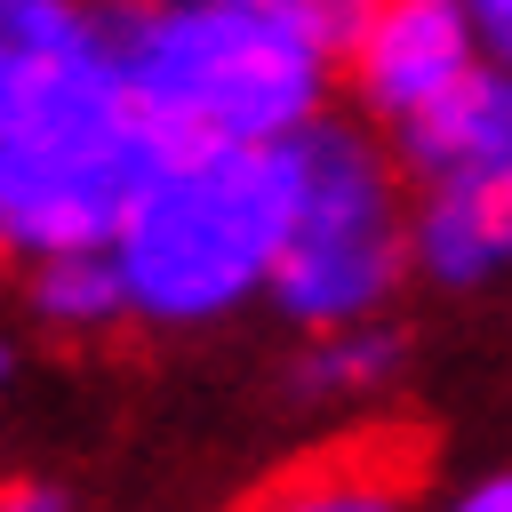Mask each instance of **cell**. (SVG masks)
Listing matches in <instances>:
<instances>
[{"instance_id": "1", "label": "cell", "mask_w": 512, "mask_h": 512, "mask_svg": "<svg viewBox=\"0 0 512 512\" xmlns=\"http://www.w3.org/2000/svg\"><path fill=\"white\" fill-rule=\"evenodd\" d=\"M168 136L152 128L112 0H0V248H112Z\"/></svg>"}, {"instance_id": "2", "label": "cell", "mask_w": 512, "mask_h": 512, "mask_svg": "<svg viewBox=\"0 0 512 512\" xmlns=\"http://www.w3.org/2000/svg\"><path fill=\"white\" fill-rule=\"evenodd\" d=\"M288 224H296V144H168L128 224L112 232L136 328L200 336L248 304H272Z\"/></svg>"}, {"instance_id": "3", "label": "cell", "mask_w": 512, "mask_h": 512, "mask_svg": "<svg viewBox=\"0 0 512 512\" xmlns=\"http://www.w3.org/2000/svg\"><path fill=\"white\" fill-rule=\"evenodd\" d=\"M112 24L168 144H296L344 88V56L280 0H112Z\"/></svg>"}, {"instance_id": "4", "label": "cell", "mask_w": 512, "mask_h": 512, "mask_svg": "<svg viewBox=\"0 0 512 512\" xmlns=\"http://www.w3.org/2000/svg\"><path fill=\"white\" fill-rule=\"evenodd\" d=\"M408 176L392 144H376L360 120H312L296 136V224L272 272V312L296 336L384 320L400 280L416 272L408 248Z\"/></svg>"}, {"instance_id": "5", "label": "cell", "mask_w": 512, "mask_h": 512, "mask_svg": "<svg viewBox=\"0 0 512 512\" xmlns=\"http://www.w3.org/2000/svg\"><path fill=\"white\" fill-rule=\"evenodd\" d=\"M472 64H488V48H480L464 0H376L360 40L344 48V96L360 104V120H376L392 136L432 96H448Z\"/></svg>"}, {"instance_id": "6", "label": "cell", "mask_w": 512, "mask_h": 512, "mask_svg": "<svg viewBox=\"0 0 512 512\" xmlns=\"http://www.w3.org/2000/svg\"><path fill=\"white\" fill-rule=\"evenodd\" d=\"M392 160H400L408 192L512 176V64L488 56L448 96H432L416 120H400L392 128Z\"/></svg>"}, {"instance_id": "7", "label": "cell", "mask_w": 512, "mask_h": 512, "mask_svg": "<svg viewBox=\"0 0 512 512\" xmlns=\"http://www.w3.org/2000/svg\"><path fill=\"white\" fill-rule=\"evenodd\" d=\"M408 248L424 288L472 296L512 272V176L488 184H432L408 200Z\"/></svg>"}, {"instance_id": "8", "label": "cell", "mask_w": 512, "mask_h": 512, "mask_svg": "<svg viewBox=\"0 0 512 512\" xmlns=\"http://www.w3.org/2000/svg\"><path fill=\"white\" fill-rule=\"evenodd\" d=\"M24 320H32L48 344H96V336H112L120 320H136L112 248L32 256V264H24Z\"/></svg>"}, {"instance_id": "9", "label": "cell", "mask_w": 512, "mask_h": 512, "mask_svg": "<svg viewBox=\"0 0 512 512\" xmlns=\"http://www.w3.org/2000/svg\"><path fill=\"white\" fill-rule=\"evenodd\" d=\"M408 368V344L392 320H360V328H328V336H304L296 344V368H288V392L304 408H352V400H384Z\"/></svg>"}, {"instance_id": "10", "label": "cell", "mask_w": 512, "mask_h": 512, "mask_svg": "<svg viewBox=\"0 0 512 512\" xmlns=\"http://www.w3.org/2000/svg\"><path fill=\"white\" fill-rule=\"evenodd\" d=\"M248 512H416V488L400 464L344 448V456H312V464L280 472Z\"/></svg>"}, {"instance_id": "11", "label": "cell", "mask_w": 512, "mask_h": 512, "mask_svg": "<svg viewBox=\"0 0 512 512\" xmlns=\"http://www.w3.org/2000/svg\"><path fill=\"white\" fill-rule=\"evenodd\" d=\"M280 8H288V16H296L312 40H328L336 56H344V48L360 40V24L376 16V0H280Z\"/></svg>"}, {"instance_id": "12", "label": "cell", "mask_w": 512, "mask_h": 512, "mask_svg": "<svg viewBox=\"0 0 512 512\" xmlns=\"http://www.w3.org/2000/svg\"><path fill=\"white\" fill-rule=\"evenodd\" d=\"M432 512H512V464H496V472H480V480L448 488Z\"/></svg>"}, {"instance_id": "13", "label": "cell", "mask_w": 512, "mask_h": 512, "mask_svg": "<svg viewBox=\"0 0 512 512\" xmlns=\"http://www.w3.org/2000/svg\"><path fill=\"white\" fill-rule=\"evenodd\" d=\"M464 16H472V32H480V48H488L496 64H512V0H464Z\"/></svg>"}, {"instance_id": "14", "label": "cell", "mask_w": 512, "mask_h": 512, "mask_svg": "<svg viewBox=\"0 0 512 512\" xmlns=\"http://www.w3.org/2000/svg\"><path fill=\"white\" fill-rule=\"evenodd\" d=\"M8 512H64V504H56L48 488H16V496H8Z\"/></svg>"}]
</instances>
